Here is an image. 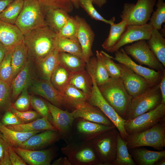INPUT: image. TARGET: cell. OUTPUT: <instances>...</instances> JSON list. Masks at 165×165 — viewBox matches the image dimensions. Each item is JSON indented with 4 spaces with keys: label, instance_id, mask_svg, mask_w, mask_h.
Listing matches in <instances>:
<instances>
[{
    "label": "cell",
    "instance_id": "1f68e13d",
    "mask_svg": "<svg viewBox=\"0 0 165 165\" xmlns=\"http://www.w3.org/2000/svg\"><path fill=\"white\" fill-rule=\"evenodd\" d=\"M72 74L59 63L52 73L50 81L53 87L62 94L70 84Z\"/></svg>",
    "mask_w": 165,
    "mask_h": 165
},
{
    "label": "cell",
    "instance_id": "7bdbcfd3",
    "mask_svg": "<svg viewBox=\"0 0 165 165\" xmlns=\"http://www.w3.org/2000/svg\"><path fill=\"white\" fill-rule=\"evenodd\" d=\"M11 95V84L0 80V112L9 110Z\"/></svg>",
    "mask_w": 165,
    "mask_h": 165
},
{
    "label": "cell",
    "instance_id": "ee69618b",
    "mask_svg": "<svg viewBox=\"0 0 165 165\" xmlns=\"http://www.w3.org/2000/svg\"><path fill=\"white\" fill-rule=\"evenodd\" d=\"M78 24L75 17L70 16L57 34V37L72 39H78Z\"/></svg>",
    "mask_w": 165,
    "mask_h": 165
},
{
    "label": "cell",
    "instance_id": "c3c4849f",
    "mask_svg": "<svg viewBox=\"0 0 165 165\" xmlns=\"http://www.w3.org/2000/svg\"><path fill=\"white\" fill-rule=\"evenodd\" d=\"M31 106L42 117L48 119L50 113L46 101L37 96H31Z\"/></svg>",
    "mask_w": 165,
    "mask_h": 165
},
{
    "label": "cell",
    "instance_id": "ffe728a7",
    "mask_svg": "<svg viewBox=\"0 0 165 165\" xmlns=\"http://www.w3.org/2000/svg\"><path fill=\"white\" fill-rule=\"evenodd\" d=\"M72 112L75 119L81 118L108 127H116L99 108L87 101L79 105Z\"/></svg>",
    "mask_w": 165,
    "mask_h": 165
},
{
    "label": "cell",
    "instance_id": "d6986e66",
    "mask_svg": "<svg viewBox=\"0 0 165 165\" xmlns=\"http://www.w3.org/2000/svg\"><path fill=\"white\" fill-rule=\"evenodd\" d=\"M13 148L26 163L30 165H50L56 152V149L53 147L36 150L19 147Z\"/></svg>",
    "mask_w": 165,
    "mask_h": 165
},
{
    "label": "cell",
    "instance_id": "6f0895ef",
    "mask_svg": "<svg viewBox=\"0 0 165 165\" xmlns=\"http://www.w3.org/2000/svg\"><path fill=\"white\" fill-rule=\"evenodd\" d=\"M14 0H0V15L7 6Z\"/></svg>",
    "mask_w": 165,
    "mask_h": 165
},
{
    "label": "cell",
    "instance_id": "2e32d148",
    "mask_svg": "<svg viewBox=\"0 0 165 165\" xmlns=\"http://www.w3.org/2000/svg\"><path fill=\"white\" fill-rule=\"evenodd\" d=\"M119 64L120 69V78L132 98L141 94L151 87L143 77L125 65L119 63Z\"/></svg>",
    "mask_w": 165,
    "mask_h": 165
},
{
    "label": "cell",
    "instance_id": "52a82bcc",
    "mask_svg": "<svg viewBox=\"0 0 165 165\" xmlns=\"http://www.w3.org/2000/svg\"><path fill=\"white\" fill-rule=\"evenodd\" d=\"M159 84L151 86L141 94L132 98L125 119H132L156 108L161 103Z\"/></svg>",
    "mask_w": 165,
    "mask_h": 165
},
{
    "label": "cell",
    "instance_id": "f6af8a7d",
    "mask_svg": "<svg viewBox=\"0 0 165 165\" xmlns=\"http://www.w3.org/2000/svg\"><path fill=\"white\" fill-rule=\"evenodd\" d=\"M79 6L85 10L92 19L110 25L115 22V17H112L110 20L105 19L96 9L90 0H79Z\"/></svg>",
    "mask_w": 165,
    "mask_h": 165
},
{
    "label": "cell",
    "instance_id": "484cf974",
    "mask_svg": "<svg viewBox=\"0 0 165 165\" xmlns=\"http://www.w3.org/2000/svg\"><path fill=\"white\" fill-rule=\"evenodd\" d=\"M59 53L56 47L45 57L34 62L37 66L40 79L50 81L52 73L59 64Z\"/></svg>",
    "mask_w": 165,
    "mask_h": 165
},
{
    "label": "cell",
    "instance_id": "11a10c76",
    "mask_svg": "<svg viewBox=\"0 0 165 165\" xmlns=\"http://www.w3.org/2000/svg\"><path fill=\"white\" fill-rule=\"evenodd\" d=\"M8 147L9 146L5 151L2 160L0 165H12L8 152Z\"/></svg>",
    "mask_w": 165,
    "mask_h": 165
},
{
    "label": "cell",
    "instance_id": "4dcf8cb0",
    "mask_svg": "<svg viewBox=\"0 0 165 165\" xmlns=\"http://www.w3.org/2000/svg\"><path fill=\"white\" fill-rule=\"evenodd\" d=\"M62 94L65 104L71 112L79 105L87 101L86 95L70 84Z\"/></svg>",
    "mask_w": 165,
    "mask_h": 165
},
{
    "label": "cell",
    "instance_id": "f5cc1de1",
    "mask_svg": "<svg viewBox=\"0 0 165 165\" xmlns=\"http://www.w3.org/2000/svg\"><path fill=\"white\" fill-rule=\"evenodd\" d=\"M9 145L0 133V165L6 149Z\"/></svg>",
    "mask_w": 165,
    "mask_h": 165
},
{
    "label": "cell",
    "instance_id": "603a6c76",
    "mask_svg": "<svg viewBox=\"0 0 165 165\" xmlns=\"http://www.w3.org/2000/svg\"><path fill=\"white\" fill-rule=\"evenodd\" d=\"M32 62L28 57L23 68L13 79L11 85V102L17 98L24 88L28 87L32 79Z\"/></svg>",
    "mask_w": 165,
    "mask_h": 165
},
{
    "label": "cell",
    "instance_id": "d4e9b609",
    "mask_svg": "<svg viewBox=\"0 0 165 165\" xmlns=\"http://www.w3.org/2000/svg\"><path fill=\"white\" fill-rule=\"evenodd\" d=\"M71 16L65 10L58 8H50L45 11L46 25L57 34Z\"/></svg>",
    "mask_w": 165,
    "mask_h": 165
},
{
    "label": "cell",
    "instance_id": "e575fe53",
    "mask_svg": "<svg viewBox=\"0 0 165 165\" xmlns=\"http://www.w3.org/2000/svg\"><path fill=\"white\" fill-rule=\"evenodd\" d=\"M28 59L27 49L24 42L12 50L13 79L23 68Z\"/></svg>",
    "mask_w": 165,
    "mask_h": 165
},
{
    "label": "cell",
    "instance_id": "94428289",
    "mask_svg": "<svg viewBox=\"0 0 165 165\" xmlns=\"http://www.w3.org/2000/svg\"><path fill=\"white\" fill-rule=\"evenodd\" d=\"M72 3L73 6L79 8V0H70Z\"/></svg>",
    "mask_w": 165,
    "mask_h": 165
},
{
    "label": "cell",
    "instance_id": "ba28073f",
    "mask_svg": "<svg viewBox=\"0 0 165 165\" xmlns=\"http://www.w3.org/2000/svg\"><path fill=\"white\" fill-rule=\"evenodd\" d=\"M156 0H138L135 4L125 3L120 14L122 20L128 25H141L147 23Z\"/></svg>",
    "mask_w": 165,
    "mask_h": 165
},
{
    "label": "cell",
    "instance_id": "7dc6e473",
    "mask_svg": "<svg viewBox=\"0 0 165 165\" xmlns=\"http://www.w3.org/2000/svg\"><path fill=\"white\" fill-rule=\"evenodd\" d=\"M28 88H24L15 102L11 103V106L13 108L20 111L29 109L31 106V96L28 94Z\"/></svg>",
    "mask_w": 165,
    "mask_h": 165
},
{
    "label": "cell",
    "instance_id": "836d02e7",
    "mask_svg": "<svg viewBox=\"0 0 165 165\" xmlns=\"http://www.w3.org/2000/svg\"><path fill=\"white\" fill-rule=\"evenodd\" d=\"M110 25L108 36L101 45L104 50L109 52L120 39L127 24L126 21L122 20L119 23L114 22Z\"/></svg>",
    "mask_w": 165,
    "mask_h": 165
},
{
    "label": "cell",
    "instance_id": "9c48e42d",
    "mask_svg": "<svg viewBox=\"0 0 165 165\" xmlns=\"http://www.w3.org/2000/svg\"><path fill=\"white\" fill-rule=\"evenodd\" d=\"M165 119V104L161 103L155 109L132 119L126 120L125 130L130 135L148 130Z\"/></svg>",
    "mask_w": 165,
    "mask_h": 165
},
{
    "label": "cell",
    "instance_id": "f907efd6",
    "mask_svg": "<svg viewBox=\"0 0 165 165\" xmlns=\"http://www.w3.org/2000/svg\"><path fill=\"white\" fill-rule=\"evenodd\" d=\"M1 123L6 126L23 123L22 121L9 110L5 112L2 118Z\"/></svg>",
    "mask_w": 165,
    "mask_h": 165
},
{
    "label": "cell",
    "instance_id": "816d5d0a",
    "mask_svg": "<svg viewBox=\"0 0 165 165\" xmlns=\"http://www.w3.org/2000/svg\"><path fill=\"white\" fill-rule=\"evenodd\" d=\"M8 152L12 165H27L26 163L9 145Z\"/></svg>",
    "mask_w": 165,
    "mask_h": 165
},
{
    "label": "cell",
    "instance_id": "e0dca14e",
    "mask_svg": "<svg viewBox=\"0 0 165 165\" xmlns=\"http://www.w3.org/2000/svg\"><path fill=\"white\" fill-rule=\"evenodd\" d=\"M153 28L149 24L141 25H128L120 39L110 52L115 53L122 47L141 40H148Z\"/></svg>",
    "mask_w": 165,
    "mask_h": 165
},
{
    "label": "cell",
    "instance_id": "4316f807",
    "mask_svg": "<svg viewBox=\"0 0 165 165\" xmlns=\"http://www.w3.org/2000/svg\"><path fill=\"white\" fill-rule=\"evenodd\" d=\"M86 68L89 74L94 77L97 86L106 83L110 78L99 57L97 50L96 51V57H92L90 58Z\"/></svg>",
    "mask_w": 165,
    "mask_h": 165
},
{
    "label": "cell",
    "instance_id": "8fae6325",
    "mask_svg": "<svg viewBox=\"0 0 165 165\" xmlns=\"http://www.w3.org/2000/svg\"><path fill=\"white\" fill-rule=\"evenodd\" d=\"M123 49L127 54L131 56L140 64L147 65L157 71H165V67L150 50L146 40H141L126 45Z\"/></svg>",
    "mask_w": 165,
    "mask_h": 165
},
{
    "label": "cell",
    "instance_id": "d590c367",
    "mask_svg": "<svg viewBox=\"0 0 165 165\" xmlns=\"http://www.w3.org/2000/svg\"><path fill=\"white\" fill-rule=\"evenodd\" d=\"M59 63L72 73L79 72L86 68V63L82 59L69 53L59 52Z\"/></svg>",
    "mask_w": 165,
    "mask_h": 165
},
{
    "label": "cell",
    "instance_id": "f546056e",
    "mask_svg": "<svg viewBox=\"0 0 165 165\" xmlns=\"http://www.w3.org/2000/svg\"><path fill=\"white\" fill-rule=\"evenodd\" d=\"M6 127L13 130L21 132H30L36 130L42 131L47 130L58 131L47 118L43 117L29 123Z\"/></svg>",
    "mask_w": 165,
    "mask_h": 165
},
{
    "label": "cell",
    "instance_id": "db71d44e",
    "mask_svg": "<svg viewBox=\"0 0 165 165\" xmlns=\"http://www.w3.org/2000/svg\"><path fill=\"white\" fill-rule=\"evenodd\" d=\"M159 86L162 96L161 103L165 104V74L162 77Z\"/></svg>",
    "mask_w": 165,
    "mask_h": 165
},
{
    "label": "cell",
    "instance_id": "bcb514c9",
    "mask_svg": "<svg viewBox=\"0 0 165 165\" xmlns=\"http://www.w3.org/2000/svg\"><path fill=\"white\" fill-rule=\"evenodd\" d=\"M38 0L45 11L50 8H58L70 13L73 9V5L70 0Z\"/></svg>",
    "mask_w": 165,
    "mask_h": 165
},
{
    "label": "cell",
    "instance_id": "91938a15",
    "mask_svg": "<svg viewBox=\"0 0 165 165\" xmlns=\"http://www.w3.org/2000/svg\"><path fill=\"white\" fill-rule=\"evenodd\" d=\"M93 4H95L99 8H101L107 2V0H90Z\"/></svg>",
    "mask_w": 165,
    "mask_h": 165
},
{
    "label": "cell",
    "instance_id": "d6a6232c",
    "mask_svg": "<svg viewBox=\"0 0 165 165\" xmlns=\"http://www.w3.org/2000/svg\"><path fill=\"white\" fill-rule=\"evenodd\" d=\"M70 84L85 94L87 98L91 93L93 86L92 79L85 69L72 73Z\"/></svg>",
    "mask_w": 165,
    "mask_h": 165
},
{
    "label": "cell",
    "instance_id": "f1b7e54d",
    "mask_svg": "<svg viewBox=\"0 0 165 165\" xmlns=\"http://www.w3.org/2000/svg\"><path fill=\"white\" fill-rule=\"evenodd\" d=\"M41 131V130L30 132L17 131L8 128L0 122V133L8 144L13 148L19 147L31 136Z\"/></svg>",
    "mask_w": 165,
    "mask_h": 165
},
{
    "label": "cell",
    "instance_id": "6125c7cd",
    "mask_svg": "<svg viewBox=\"0 0 165 165\" xmlns=\"http://www.w3.org/2000/svg\"><path fill=\"white\" fill-rule=\"evenodd\" d=\"M156 165H165V158H164L156 163Z\"/></svg>",
    "mask_w": 165,
    "mask_h": 165
},
{
    "label": "cell",
    "instance_id": "277c9868",
    "mask_svg": "<svg viewBox=\"0 0 165 165\" xmlns=\"http://www.w3.org/2000/svg\"><path fill=\"white\" fill-rule=\"evenodd\" d=\"M22 10L15 25L24 35L32 30L47 26L45 10L38 0H23Z\"/></svg>",
    "mask_w": 165,
    "mask_h": 165
},
{
    "label": "cell",
    "instance_id": "cb8c5ba5",
    "mask_svg": "<svg viewBox=\"0 0 165 165\" xmlns=\"http://www.w3.org/2000/svg\"><path fill=\"white\" fill-rule=\"evenodd\" d=\"M130 154L136 164L154 165L165 158V151H156L140 147L129 149Z\"/></svg>",
    "mask_w": 165,
    "mask_h": 165
},
{
    "label": "cell",
    "instance_id": "681fc988",
    "mask_svg": "<svg viewBox=\"0 0 165 165\" xmlns=\"http://www.w3.org/2000/svg\"><path fill=\"white\" fill-rule=\"evenodd\" d=\"M9 110L16 114L22 121L23 123L32 121L41 117L36 111L28 110L20 111L12 106Z\"/></svg>",
    "mask_w": 165,
    "mask_h": 165
},
{
    "label": "cell",
    "instance_id": "ac0fdd59",
    "mask_svg": "<svg viewBox=\"0 0 165 165\" xmlns=\"http://www.w3.org/2000/svg\"><path fill=\"white\" fill-rule=\"evenodd\" d=\"M78 24L77 38L82 48L83 60L87 64L94 55L92 48L95 36L90 25L83 18L75 16Z\"/></svg>",
    "mask_w": 165,
    "mask_h": 165
},
{
    "label": "cell",
    "instance_id": "74e56055",
    "mask_svg": "<svg viewBox=\"0 0 165 165\" xmlns=\"http://www.w3.org/2000/svg\"><path fill=\"white\" fill-rule=\"evenodd\" d=\"M127 146L120 134H118L115 159L112 165H135Z\"/></svg>",
    "mask_w": 165,
    "mask_h": 165
},
{
    "label": "cell",
    "instance_id": "8992f818",
    "mask_svg": "<svg viewBox=\"0 0 165 165\" xmlns=\"http://www.w3.org/2000/svg\"><path fill=\"white\" fill-rule=\"evenodd\" d=\"M61 148L71 165H101L89 141L71 140Z\"/></svg>",
    "mask_w": 165,
    "mask_h": 165
},
{
    "label": "cell",
    "instance_id": "3957f363",
    "mask_svg": "<svg viewBox=\"0 0 165 165\" xmlns=\"http://www.w3.org/2000/svg\"><path fill=\"white\" fill-rule=\"evenodd\" d=\"M119 133L115 127L100 133L89 141L101 165H112L114 161Z\"/></svg>",
    "mask_w": 165,
    "mask_h": 165
},
{
    "label": "cell",
    "instance_id": "83f0119b",
    "mask_svg": "<svg viewBox=\"0 0 165 165\" xmlns=\"http://www.w3.org/2000/svg\"><path fill=\"white\" fill-rule=\"evenodd\" d=\"M147 42L150 50L165 68V39L159 31L153 28L149 39Z\"/></svg>",
    "mask_w": 165,
    "mask_h": 165
},
{
    "label": "cell",
    "instance_id": "7c38bea8",
    "mask_svg": "<svg viewBox=\"0 0 165 165\" xmlns=\"http://www.w3.org/2000/svg\"><path fill=\"white\" fill-rule=\"evenodd\" d=\"M115 53V57L110 56L112 59L125 65L135 73L143 77L151 86L159 85L165 74V71H157L137 64L126 53L123 48H121Z\"/></svg>",
    "mask_w": 165,
    "mask_h": 165
},
{
    "label": "cell",
    "instance_id": "7402d4cb",
    "mask_svg": "<svg viewBox=\"0 0 165 165\" xmlns=\"http://www.w3.org/2000/svg\"><path fill=\"white\" fill-rule=\"evenodd\" d=\"M24 35L15 25L0 20V42L7 50L24 42Z\"/></svg>",
    "mask_w": 165,
    "mask_h": 165
},
{
    "label": "cell",
    "instance_id": "680465c9",
    "mask_svg": "<svg viewBox=\"0 0 165 165\" xmlns=\"http://www.w3.org/2000/svg\"><path fill=\"white\" fill-rule=\"evenodd\" d=\"M7 51L4 46L0 42V63L3 59Z\"/></svg>",
    "mask_w": 165,
    "mask_h": 165
},
{
    "label": "cell",
    "instance_id": "ab89813d",
    "mask_svg": "<svg viewBox=\"0 0 165 165\" xmlns=\"http://www.w3.org/2000/svg\"><path fill=\"white\" fill-rule=\"evenodd\" d=\"M156 10L153 12L148 23L153 28L159 31L165 22V2L164 0H156Z\"/></svg>",
    "mask_w": 165,
    "mask_h": 165
},
{
    "label": "cell",
    "instance_id": "9a60e30c",
    "mask_svg": "<svg viewBox=\"0 0 165 165\" xmlns=\"http://www.w3.org/2000/svg\"><path fill=\"white\" fill-rule=\"evenodd\" d=\"M113 127L82 118H76L73 123L72 136L69 140L75 139L73 140L89 141L100 133Z\"/></svg>",
    "mask_w": 165,
    "mask_h": 165
},
{
    "label": "cell",
    "instance_id": "60d3db41",
    "mask_svg": "<svg viewBox=\"0 0 165 165\" xmlns=\"http://www.w3.org/2000/svg\"><path fill=\"white\" fill-rule=\"evenodd\" d=\"M99 57L110 78H119L120 76V69L119 63H116L110 55L103 51L97 50Z\"/></svg>",
    "mask_w": 165,
    "mask_h": 165
},
{
    "label": "cell",
    "instance_id": "5b68a950",
    "mask_svg": "<svg viewBox=\"0 0 165 165\" xmlns=\"http://www.w3.org/2000/svg\"><path fill=\"white\" fill-rule=\"evenodd\" d=\"M125 141L128 149L149 146L163 150L165 146V119L148 130L129 135Z\"/></svg>",
    "mask_w": 165,
    "mask_h": 165
},
{
    "label": "cell",
    "instance_id": "4fadbf2b",
    "mask_svg": "<svg viewBox=\"0 0 165 165\" xmlns=\"http://www.w3.org/2000/svg\"><path fill=\"white\" fill-rule=\"evenodd\" d=\"M49 108L48 119L56 128L61 138L66 142L71 138L73 122L75 118L72 112L62 109L46 101Z\"/></svg>",
    "mask_w": 165,
    "mask_h": 165
},
{
    "label": "cell",
    "instance_id": "f35d334b",
    "mask_svg": "<svg viewBox=\"0 0 165 165\" xmlns=\"http://www.w3.org/2000/svg\"><path fill=\"white\" fill-rule=\"evenodd\" d=\"M23 0H14L0 15V20L5 22L15 25L22 9Z\"/></svg>",
    "mask_w": 165,
    "mask_h": 165
},
{
    "label": "cell",
    "instance_id": "8d00e7d4",
    "mask_svg": "<svg viewBox=\"0 0 165 165\" xmlns=\"http://www.w3.org/2000/svg\"><path fill=\"white\" fill-rule=\"evenodd\" d=\"M56 47L59 52L69 53L84 60L82 48L78 39L57 37L56 42Z\"/></svg>",
    "mask_w": 165,
    "mask_h": 165
},
{
    "label": "cell",
    "instance_id": "5bb4252c",
    "mask_svg": "<svg viewBox=\"0 0 165 165\" xmlns=\"http://www.w3.org/2000/svg\"><path fill=\"white\" fill-rule=\"evenodd\" d=\"M28 88L33 94L42 97L57 107L68 109L62 94L53 87L50 81L32 78Z\"/></svg>",
    "mask_w": 165,
    "mask_h": 165
},
{
    "label": "cell",
    "instance_id": "6da1fadb",
    "mask_svg": "<svg viewBox=\"0 0 165 165\" xmlns=\"http://www.w3.org/2000/svg\"><path fill=\"white\" fill-rule=\"evenodd\" d=\"M57 37V34L47 26L33 29L24 35L28 58L35 62L47 56L55 48Z\"/></svg>",
    "mask_w": 165,
    "mask_h": 165
},
{
    "label": "cell",
    "instance_id": "b9f144b4",
    "mask_svg": "<svg viewBox=\"0 0 165 165\" xmlns=\"http://www.w3.org/2000/svg\"><path fill=\"white\" fill-rule=\"evenodd\" d=\"M12 50H7L0 63V80L11 85L13 80Z\"/></svg>",
    "mask_w": 165,
    "mask_h": 165
},
{
    "label": "cell",
    "instance_id": "7a4b0ae2",
    "mask_svg": "<svg viewBox=\"0 0 165 165\" xmlns=\"http://www.w3.org/2000/svg\"><path fill=\"white\" fill-rule=\"evenodd\" d=\"M98 87L105 101L125 119L132 98L120 78H110L107 82Z\"/></svg>",
    "mask_w": 165,
    "mask_h": 165
},
{
    "label": "cell",
    "instance_id": "9f6ffc18",
    "mask_svg": "<svg viewBox=\"0 0 165 165\" xmlns=\"http://www.w3.org/2000/svg\"><path fill=\"white\" fill-rule=\"evenodd\" d=\"M53 165H71L68 160L66 157H61L55 160Z\"/></svg>",
    "mask_w": 165,
    "mask_h": 165
},
{
    "label": "cell",
    "instance_id": "30bf717a",
    "mask_svg": "<svg viewBox=\"0 0 165 165\" xmlns=\"http://www.w3.org/2000/svg\"><path fill=\"white\" fill-rule=\"evenodd\" d=\"M90 75L92 79L93 86L91 93L88 97L87 101L100 109L113 123L123 139L126 141L128 137L124 127L126 120L120 116L105 101L101 93L94 77Z\"/></svg>",
    "mask_w": 165,
    "mask_h": 165
},
{
    "label": "cell",
    "instance_id": "44dd1931",
    "mask_svg": "<svg viewBox=\"0 0 165 165\" xmlns=\"http://www.w3.org/2000/svg\"><path fill=\"white\" fill-rule=\"evenodd\" d=\"M61 138L58 131L46 130L31 136L19 147L27 149L41 150L53 144Z\"/></svg>",
    "mask_w": 165,
    "mask_h": 165
}]
</instances>
